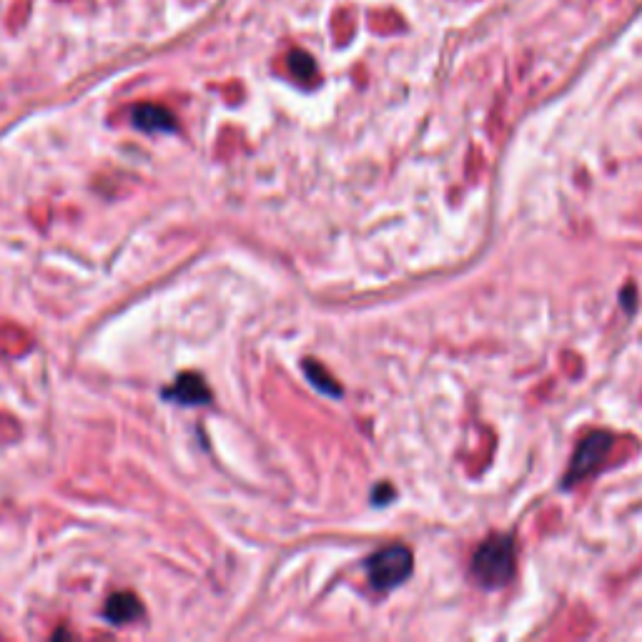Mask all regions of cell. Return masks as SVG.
Listing matches in <instances>:
<instances>
[{
    "label": "cell",
    "instance_id": "6da1fadb",
    "mask_svg": "<svg viewBox=\"0 0 642 642\" xmlns=\"http://www.w3.org/2000/svg\"><path fill=\"white\" fill-rule=\"evenodd\" d=\"M472 575L487 590H495L510 582L515 575V545L510 537L495 535L479 545L472 560Z\"/></svg>",
    "mask_w": 642,
    "mask_h": 642
},
{
    "label": "cell",
    "instance_id": "7a4b0ae2",
    "mask_svg": "<svg viewBox=\"0 0 642 642\" xmlns=\"http://www.w3.org/2000/svg\"><path fill=\"white\" fill-rule=\"evenodd\" d=\"M412 575V552L402 545L379 550L367 560V577L374 590H392Z\"/></svg>",
    "mask_w": 642,
    "mask_h": 642
},
{
    "label": "cell",
    "instance_id": "3957f363",
    "mask_svg": "<svg viewBox=\"0 0 642 642\" xmlns=\"http://www.w3.org/2000/svg\"><path fill=\"white\" fill-rule=\"evenodd\" d=\"M612 447H615V439H612L607 432L587 434V437L580 442V447H577L575 457H572L570 472H567L565 477V485L572 487L577 485V482H582V479L592 477L595 472H600L602 464H605L607 457H610Z\"/></svg>",
    "mask_w": 642,
    "mask_h": 642
},
{
    "label": "cell",
    "instance_id": "277c9868",
    "mask_svg": "<svg viewBox=\"0 0 642 642\" xmlns=\"http://www.w3.org/2000/svg\"><path fill=\"white\" fill-rule=\"evenodd\" d=\"M131 121L138 131L146 133H171L176 131V118L169 108L158 106V103H141L133 108Z\"/></svg>",
    "mask_w": 642,
    "mask_h": 642
},
{
    "label": "cell",
    "instance_id": "5b68a950",
    "mask_svg": "<svg viewBox=\"0 0 642 642\" xmlns=\"http://www.w3.org/2000/svg\"><path fill=\"white\" fill-rule=\"evenodd\" d=\"M164 397L174 399L179 404H209L211 389L206 387V382L199 374H181L174 387L166 389Z\"/></svg>",
    "mask_w": 642,
    "mask_h": 642
},
{
    "label": "cell",
    "instance_id": "8992f818",
    "mask_svg": "<svg viewBox=\"0 0 642 642\" xmlns=\"http://www.w3.org/2000/svg\"><path fill=\"white\" fill-rule=\"evenodd\" d=\"M103 615H106L113 625H128V622L138 620V617L143 615L141 600H138L133 592H116V595L108 597Z\"/></svg>",
    "mask_w": 642,
    "mask_h": 642
},
{
    "label": "cell",
    "instance_id": "52a82bcc",
    "mask_svg": "<svg viewBox=\"0 0 642 642\" xmlns=\"http://www.w3.org/2000/svg\"><path fill=\"white\" fill-rule=\"evenodd\" d=\"M304 372H306V377H309L311 382H314V387L319 389V392H324V394H342V389H339L337 384H334L332 374H329L327 369L321 367L319 362H314V359H306V362H304Z\"/></svg>",
    "mask_w": 642,
    "mask_h": 642
},
{
    "label": "cell",
    "instance_id": "ba28073f",
    "mask_svg": "<svg viewBox=\"0 0 642 642\" xmlns=\"http://www.w3.org/2000/svg\"><path fill=\"white\" fill-rule=\"evenodd\" d=\"M289 71H291V76L296 78V81H301V83H309V81H314L316 78V63H314V58L309 56V53H304V51H291L289 53Z\"/></svg>",
    "mask_w": 642,
    "mask_h": 642
}]
</instances>
